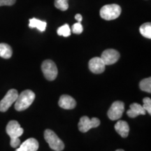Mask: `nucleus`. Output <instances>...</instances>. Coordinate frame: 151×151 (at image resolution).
<instances>
[{
    "label": "nucleus",
    "instance_id": "obj_14",
    "mask_svg": "<svg viewBox=\"0 0 151 151\" xmlns=\"http://www.w3.org/2000/svg\"><path fill=\"white\" fill-rule=\"evenodd\" d=\"M115 130L117 133L119 134L122 138L128 137L129 132V126L126 121L124 120H119L115 124Z\"/></svg>",
    "mask_w": 151,
    "mask_h": 151
},
{
    "label": "nucleus",
    "instance_id": "obj_2",
    "mask_svg": "<svg viewBox=\"0 0 151 151\" xmlns=\"http://www.w3.org/2000/svg\"><path fill=\"white\" fill-rule=\"evenodd\" d=\"M35 99V94L32 90H26L22 91L17 98L15 102V109L18 111H22L29 108Z\"/></svg>",
    "mask_w": 151,
    "mask_h": 151
},
{
    "label": "nucleus",
    "instance_id": "obj_24",
    "mask_svg": "<svg viewBox=\"0 0 151 151\" xmlns=\"http://www.w3.org/2000/svg\"><path fill=\"white\" fill-rule=\"evenodd\" d=\"M75 19L76 20H77V21H78V22H81V21H82V20H83V17H82V16H81V14H76L75 16Z\"/></svg>",
    "mask_w": 151,
    "mask_h": 151
},
{
    "label": "nucleus",
    "instance_id": "obj_11",
    "mask_svg": "<svg viewBox=\"0 0 151 151\" xmlns=\"http://www.w3.org/2000/svg\"><path fill=\"white\" fill-rule=\"evenodd\" d=\"M39 146V142L37 139L29 138L24 141L16 151H37Z\"/></svg>",
    "mask_w": 151,
    "mask_h": 151
},
{
    "label": "nucleus",
    "instance_id": "obj_4",
    "mask_svg": "<svg viewBox=\"0 0 151 151\" xmlns=\"http://www.w3.org/2000/svg\"><path fill=\"white\" fill-rule=\"evenodd\" d=\"M121 7L118 4H107L100 10V16L106 20H112L118 18L121 14Z\"/></svg>",
    "mask_w": 151,
    "mask_h": 151
},
{
    "label": "nucleus",
    "instance_id": "obj_1",
    "mask_svg": "<svg viewBox=\"0 0 151 151\" xmlns=\"http://www.w3.org/2000/svg\"><path fill=\"white\" fill-rule=\"evenodd\" d=\"M7 134L11 138L10 145L12 148H17L20 145V140L19 137L24 132V129L20 127V124L16 120H11L7 124L6 128Z\"/></svg>",
    "mask_w": 151,
    "mask_h": 151
},
{
    "label": "nucleus",
    "instance_id": "obj_25",
    "mask_svg": "<svg viewBox=\"0 0 151 151\" xmlns=\"http://www.w3.org/2000/svg\"><path fill=\"white\" fill-rule=\"evenodd\" d=\"M116 151H124V150H122V149H118V150H116Z\"/></svg>",
    "mask_w": 151,
    "mask_h": 151
},
{
    "label": "nucleus",
    "instance_id": "obj_10",
    "mask_svg": "<svg viewBox=\"0 0 151 151\" xmlns=\"http://www.w3.org/2000/svg\"><path fill=\"white\" fill-rule=\"evenodd\" d=\"M88 67L92 73L99 74L105 71L106 65L101 58L95 57L90 60L89 63H88Z\"/></svg>",
    "mask_w": 151,
    "mask_h": 151
},
{
    "label": "nucleus",
    "instance_id": "obj_19",
    "mask_svg": "<svg viewBox=\"0 0 151 151\" xmlns=\"http://www.w3.org/2000/svg\"><path fill=\"white\" fill-rule=\"evenodd\" d=\"M58 35L59 36H63L65 37H68L71 35V29L69 24H65L58 29Z\"/></svg>",
    "mask_w": 151,
    "mask_h": 151
},
{
    "label": "nucleus",
    "instance_id": "obj_17",
    "mask_svg": "<svg viewBox=\"0 0 151 151\" xmlns=\"http://www.w3.org/2000/svg\"><path fill=\"white\" fill-rule=\"evenodd\" d=\"M141 35L147 39H151V24L150 22H146L143 24L139 28Z\"/></svg>",
    "mask_w": 151,
    "mask_h": 151
},
{
    "label": "nucleus",
    "instance_id": "obj_13",
    "mask_svg": "<svg viewBox=\"0 0 151 151\" xmlns=\"http://www.w3.org/2000/svg\"><path fill=\"white\" fill-rule=\"evenodd\" d=\"M146 111L144 110L141 104L137 103H133L129 106V109L127 111V116L129 118H136L140 115H146Z\"/></svg>",
    "mask_w": 151,
    "mask_h": 151
},
{
    "label": "nucleus",
    "instance_id": "obj_21",
    "mask_svg": "<svg viewBox=\"0 0 151 151\" xmlns=\"http://www.w3.org/2000/svg\"><path fill=\"white\" fill-rule=\"evenodd\" d=\"M143 105L142 106L144 110L151 115V99L149 97H145L143 99Z\"/></svg>",
    "mask_w": 151,
    "mask_h": 151
},
{
    "label": "nucleus",
    "instance_id": "obj_16",
    "mask_svg": "<svg viewBox=\"0 0 151 151\" xmlns=\"http://www.w3.org/2000/svg\"><path fill=\"white\" fill-rule=\"evenodd\" d=\"M13 54L11 47L9 44L4 43H0V57L4 59H9Z\"/></svg>",
    "mask_w": 151,
    "mask_h": 151
},
{
    "label": "nucleus",
    "instance_id": "obj_6",
    "mask_svg": "<svg viewBox=\"0 0 151 151\" xmlns=\"http://www.w3.org/2000/svg\"><path fill=\"white\" fill-rule=\"evenodd\" d=\"M18 97V92L16 90H9L4 97L0 101V111L6 112L11 106L13 104L16 102Z\"/></svg>",
    "mask_w": 151,
    "mask_h": 151
},
{
    "label": "nucleus",
    "instance_id": "obj_12",
    "mask_svg": "<svg viewBox=\"0 0 151 151\" xmlns=\"http://www.w3.org/2000/svg\"><path fill=\"white\" fill-rule=\"evenodd\" d=\"M58 105L62 109L70 110V109L75 108L76 106V101L71 96L67 95V94H63L60 98Z\"/></svg>",
    "mask_w": 151,
    "mask_h": 151
},
{
    "label": "nucleus",
    "instance_id": "obj_5",
    "mask_svg": "<svg viewBox=\"0 0 151 151\" xmlns=\"http://www.w3.org/2000/svg\"><path fill=\"white\" fill-rule=\"evenodd\" d=\"M41 70L45 78L48 81H54L58 76V68L53 61L46 60L41 65Z\"/></svg>",
    "mask_w": 151,
    "mask_h": 151
},
{
    "label": "nucleus",
    "instance_id": "obj_9",
    "mask_svg": "<svg viewBox=\"0 0 151 151\" xmlns=\"http://www.w3.org/2000/svg\"><path fill=\"white\" fill-rule=\"evenodd\" d=\"M120 53L114 49H107L101 54V58L105 65H111L118 62L120 58Z\"/></svg>",
    "mask_w": 151,
    "mask_h": 151
},
{
    "label": "nucleus",
    "instance_id": "obj_23",
    "mask_svg": "<svg viewBox=\"0 0 151 151\" xmlns=\"http://www.w3.org/2000/svg\"><path fill=\"white\" fill-rule=\"evenodd\" d=\"M16 0H0V6H11L16 3Z\"/></svg>",
    "mask_w": 151,
    "mask_h": 151
},
{
    "label": "nucleus",
    "instance_id": "obj_3",
    "mask_svg": "<svg viewBox=\"0 0 151 151\" xmlns=\"http://www.w3.org/2000/svg\"><path fill=\"white\" fill-rule=\"evenodd\" d=\"M44 139L54 151H62L65 148V143L51 129L45 130Z\"/></svg>",
    "mask_w": 151,
    "mask_h": 151
},
{
    "label": "nucleus",
    "instance_id": "obj_7",
    "mask_svg": "<svg viewBox=\"0 0 151 151\" xmlns=\"http://www.w3.org/2000/svg\"><path fill=\"white\" fill-rule=\"evenodd\" d=\"M100 124V120L97 118H89L88 116H83L80 118V121L78 122L79 131L86 133L92 128L99 127Z\"/></svg>",
    "mask_w": 151,
    "mask_h": 151
},
{
    "label": "nucleus",
    "instance_id": "obj_18",
    "mask_svg": "<svg viewBox=\"0 0 151 151\" xmlns=\"http://www.w3.org/2000/svg\"><path fill=\"white\" fill-rule=\"evenodd\" d=\"M139 87H140V89L142 90V91H145L146 92H148V93H150L151 92V78L150 77L141 80L140 83H139Z\"/></svg>",
    "mask_w": 151,
    "mask_h": 151
},
{
    "label": "nucleus",
    "instance_id": "obj_20",
    "mask_svg": "<svg viewBox=\"0 0 151 151\" xmlns=\"http://www.w3.org/2000/svg\"><path fill=\"white\" fill-rule=\"evenodd\" d=\"M55 6L57 9L62 11H67L69 8L68 0H55Z\"/></svg>",
    "mask_w": 151,
    "mask_h": 151
},
{
    "label": "nucleus",
    "instance_id": "obj_22",
    "mask_svg": "<svg viewBox=\"0 0 151 151\" xmlns=\"http://www.w3.org/2000/svg\"><path fill=\"white\" fill-rule=\"evenodd\" d=\"M71 31L73 32V33L76 34V35H80L83 31V25L81 22H78L77 23L73 24L72 27H71Z\"/></svg>",
    "mask_w": 151,
    "mask_h": 151
},
{
    "label": "nucleus",
    "instance_id": "obj_8",
    "mask_svg": "<svg viewBox=\"0 0 151 151\" xmlns=\"http://www.w3.org/2000/svg\"><path fill=\"white\" fill-rule=\"evenodd\" d=\"M124 111V104L121 101H114L111 106L107 115L111 120H117L122 116Z\"/></svg>",
    "mask_w": 151,
    "mask_h": 151
},
{
    "label": "nucleus",
    "instance_id": "obj_15",
    "mask_svg": "<svg viewBox=\"0 0 151 151\" xmlns=\"http://www.w3.org/2000/svg\"><path fill=\"white\" fill-rule=\"evenodd\" d=\"M46 22L42 21L35 18L29 19V27L30 28H37L40 32H44L46 28Z\"/></svg>",
    "mask_w": 151,
    "mask_h": 151
}]
</instances>
